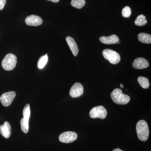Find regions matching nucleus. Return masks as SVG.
Listing matches in <instances>:
<instances>
[{
  "label": "nucleus",
  "instance_id": "nucleus-11",
  "mask_svg": "<svg viewBox=\"0 0 151 151\" xmlns=\"http://www.w3.org/2000/svg\"><path fill=\"white\" fill-rule=\"evenodd\" d=\"M12 133V127L8 122H5L2 125L0 126V134L4 137L8 139Z\"/></svg>",
  "mask_w": 151,
  "mask_h": 151
},
{
  "label": "nucleus",
  "instance_id": "nucleus-24",
  "mask_svg": "<svg viewBox=\"0 0 151 151\" xmlns=\"http://www.w3.org/2000/svg\"><path fill=\"white\" fill-rule=\"evenodd\" d=\"M113 151H124L122 150H121V149H120L119 148H118L117 149H114V150Z\"/></svg>",
  "mask_w": 151,
  "mask_h": 151
},
{
  "label": "nucleus",
  "instance_id": "nucleus-2",
  "mask_svg": "<svg viewBox=\"0 0 151 151\" xmlns=\"http://www.w3.org/2000/svg\"><path fill=\"white\" fill-rule=\"evenodd\" d=\"M111 99L114 103L119 105H126L129 102L130 97L122 93V89H114L111 94Z\"/></svg>",
  "mask_w": 151,
  "mask_h": 151
},
{
  "label": "nucleus",
  "instance_id": "nucleus-16",
  "mask_svg": "<svg viewBox=\"0 0 151 151\" xmlns=\"http://www.w3.org/2000/svg\"><path fill=\"white\" fill-rule=\"evenodd\" d=\"M147 22L146 17L144 15L141 14L138 16L135 21V24L138 26H143L147 24Z\"/></svg>",
  "mask_w": 151,
  "mask_h": 151
},
{
  "label": "nucleus",
  "instance_id": "nucleus-25",
  "mask_svg": "<svg viewBox=\"0 0 151 151\" xmlns=\"http://www.w3.org/2000/svg\"><path fill=\"white\" fill-rule=\"evenodd\" d=\"M120 87H121V88H124V85H123V84H120Z\"/></svg>",
  "mask_w": 151,
  "mask_h": 151
},
{
  "label": "nucleus",
  "instance_id": "nucleus-9",
  "mask_svg": "<svg viewBox=\"0 0 151 151\" xmlns=\"http://www.w3.org/2000/svg\"><path fill=\"white\" fill-rule=\"evenodd\" d=\"M25 22L27 25L36 27L41 24L42 23V20L39 16L31 15L29 16L25 19Z\"/></svg>",
  "mask_w": 151,
  "mask_h": 151
},
{
  "label": "nucleus",
  "instance_id": "nucleus-12",
  "mask_svg": "<svg viewBox=\"0 0 151 151\" xmlns=\"http://www.w3.org/2000/svg\"><path fill=\"white\" fill-rule=\"evenodd\" d=\"M100 40L102 43L105 44H114L119 40V38L118 36L113 35L109 37H101L100 38Z\"/></svg>",
  "mask_w": 151,
  "mask_h": 151
},
{
  "label": "nucleus",
  "instance_id": "nucleus-6",
  "mask_svg": "<svg viewBox=\"0 0 151 151\" xmlns=\"http://www.w3.org/2000/svg\"><path fill=\"white\" fill-rule=\"evenodd\" d=\"M77 137V134L75 132H65L60 134L59 139L62 143H70L75 141Z\"/></svg>",
  "mask_w": 151,
  "mask_h": 151
},
{
  "label": "nucleus",
  "instance_id": "nucleus-22",
  "mask_svg": "<svg viewBox=\"0 0 151 151\" xmlns=\"http://www.w3.org/2000/svg\"><path fill=\"white\" fill-rule=\"evenodd\" d=\"M6 0H0V10H2L5 6Z\"/></svg>",
  "mask_w": 151,
  "mask_h": 151
},
{
  "label": "nucleus",
  "instance_id": "nucleus-26",
  "mask_svg": "<svg viewBox=\"0 0 151 151\" xmlns=\"http://www.w3.org/2000/svg\"><path fill=\"white\" fill-rule=\"evenodd\" d=\"M117 43V44H120V42L119 41H119H118V42H117V43Z\"/></svg>",
  "mask_w": 151,
  "mask_h": 151
},
{
  "label": "nucleus",
  "instance_id": "nucleus-15",
  "mask_svg": "<svg viewBox=\"0 0 151 151\" xmlns=\"http://www.w3.org/2000/svg\"><path fill=\"white\" fill-rule=\"evenodd\" d=\"M138 81L141 86L144 89H147L150 86V84L149 79L144 76H139L138 77Z\"/></svg>",
  "mask_w": 151,
  "mask_h": 151
},
{
  "label": "nucleus",
  "instance_id": "nucleus-20",
  "mask_svg": "<svg viewBox=\"0 0 151 151\" xmlns=\"http://www.w3.org/2000/svg\"><path fill=\"white\" fill-rule=\"evenodd\" d=\"M23 115L24 119L26 120L29 121L30 116V109L29 104H27L25 106L23 111Z\"/></svg>",
  "mask_w": 151,
  "mask_h": 151
},
{
  "label": "nucleus",
  "instance_id": "nucleus-8",
  "mask_svg": "<svg viewBox=\"0 0 151 151\" xmlns=\"http://www.w3.org/2000/svg\"><path fill=\"white\" fill-rule=\"evenodd\" d=\"M84 88L80 83H76L70 88V95L73 98L80 97L83 94Z\"/></svg>",
  "mask_w": 151,
  "mask_h": 151
},
{
  "label": "nucleus",
  "instance_id": "nucleus-13",
  "mask_svg": "<svg viewBox=\"0 0 151 151\" xmlns=\"http://www.w3.org/2000/svg\"><path fill=\"white\" fill-rule=\"evenodd\" d=\"M66 41L73 55L75 56H77L78 49L77 44L76 42L74 40L73 38L68 36L66 38Z\"/></svg>",
  "mask_w": 151,
  "mask_h": 151
},
{
  "label": "nucleus",
  "instance_id": "nucleus-18",
  "mask_svg": "<svg viewBox=\"0 0 151 151\" xmlns=\"http://www.w3.org/2000/svg\"><path fill=\"white\" fill-rule=\"evenodd\" d=\"M86 4L85 0H71V6L73 7L78 9H81Z\"/></svg>",
  "mask_w": 151,
  "mask_h": 151
},
{
  "label": "nucleus",
  "instance_id": "nucleus-10",
  "mask_svg": "<svg viewBox=\"0 0 151 151\" xmlns=\"http://www.w3.org/2000/svg\"><path fill=\"white\" fill-rule=\"evenodd\" d=\"M132 65L136 69H142L148 67L149 64L148 61L145 58H138L134 60Z\"/></svg>",
  "mask_w": 151,
  "mask_h": 151
},
{
  "label": "nucleus",
  "instance_id": "nucleus-21",
  "mask_svg": "<svg viewBox=\"0 0 151 151\" xmlns=\"http://www.w3.org/2000/svg\"><path fill=\"white\" fill-rule=\"evenodd\" d=\"M132 14V10L129 6H127L123 8L122 11V15L125 18H129Z\"/></svg>",
  "mask_w": 151,
  "mask_h": 151
},
{
  "label": "nucleus",
  "instance_id": "nucleus-1",
  "mask_svg": "<svg viewBox=\"0 0 151 151\" xmlns=\"http://www.w3.org/2000/svg\"><path fill=\"white\" fill-rule=\"evenodd\" d=\"M136 131L139 139L143 142L148 139L150 131L148 125L146 121L143 120L139 121L136 126Z\"/></svg>",
  "mask_w": 151,
  "mask_h": 151
},
{
  "label": "nucleus",
  "instance_id": "nucleus-17",
  "mask_svg": "<svg viewBox=\"0 0 151 151\" xmlns=\"http://www.w3.org/2000/svg\"><path fill=\"white\" fill-rule=\"evenodd\" d=\"M48 57L47 54H46L45 55L41 57L40 58L39 60L37 63V66L39 69H42L46 65L47 61H48Z\"/></svg>",
  "mask_w": 151,
  "mask_h": 151
},
{
  "label": "nucleus",
  "instance_id": "nucleus-14",
  "mask_svg": "<svg viewBox=\"0 0 151 151\" xmlns=\"http://www.w3.org/2000/svg\"><path fill=\"white\" fill-rule=\"evenodd\" d=\"M138 40L142 43L150 44L151 43V36L149 34L141 33L138 35Z\"/></svg>",
  "mask_w": 151,
  "mask_h": 151
},
{
  "label": "nucleus",
  "instance_id": "nucleus-3",
  "mask_svg": "<svg viewBox=\"0 0 151 151\" xmlns=\"http://www.w3.org/2000/svg\"><path fill=\"white\" fill-rule=\"evenodd\" d=\"M17 57L12 53H8L4 58L2 62V66L6 70H13L16 67Z\"/></svg>",
  "mask_w": 151,
  "mask_h": 151
},
{
  "label": "nucleus",
  "instance_id": "nucleus-4",
  "mask_svg": "<svg viewBox=\"0 0 151 151\" xmlns=\"http://www.w3.org/2000/svg\"><path fill=\"white\" fill-rule=\"evenodd\" d=\"M102 53L105 59L108 60L112 64H117L121 60L120 55L112 50L106 49L103 50Z\"/></svg>",
  "mask_w": 151,
  "mask_h": 151
},
{
  "label": "nucleus",
  "instance_id": "nucleus-23",
  "mask_svg": "<svg viewBox=\"0 0 151 151\" xmlns=\"http://www.w3.org/2000/svg\"><path fill=\"white\" fill-rule=\"evenodd\" d=\"M47 1H50L53 3H58L59 1L60 0H47Z\"/></svg>",
  "mask_w": 151,
  "mask_h": 151
},
{
  "label": "nucleus",
  "instance_id": "nucleus-5",
  "mask_svg": "<svg viewBox=\"0 0 151 151\" xmlns=\"http://www.w3.org/2000/svg\"><path fill=\"white\" fill-rule=\"evenodd\" d=\"M107 110L104 106H100L95 107L91 109L89 112V116L92 119H105L107 116Z\"/></svg>",
  "mask_w": 151,
  "mask_h": 151
},
{
  "label": "nucleus",
  "instance_id": "nucleus-7",
  "mask_svg": "<svg viewBox=\"0 0 151 151\" xmlns=\"http://www.w3.org/2000/svg\"><path fill=\"white\" fill-rule=\"evenodd\" d=\"M16 96V92L11 91L2 94L0 97V101L4 107H8L12 103Z\"/></svg>",
  "mask_w": 151,
  "mask_h": 151
},
{
  "label": "nucleus",
  "instance_id": "nucleus-19",
  "mask_svg": "<svg viewBox=\"0 0 151 151\" xmlns=\"http://www.w3.org/2000/svg\"><path fill=\"white\" fill-rule=\"evenodd\" d=\"M21 128L22 131L25 133L27 134L29 132V121L26 120L25 119H22L20 120Z\"/></svg>",
  "mask_w": 151,
  "mask_h": 151
}]
</instances>
